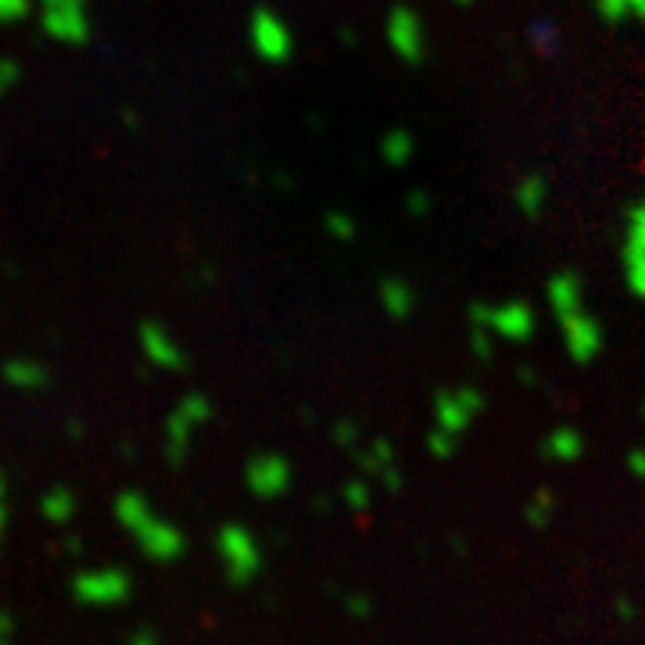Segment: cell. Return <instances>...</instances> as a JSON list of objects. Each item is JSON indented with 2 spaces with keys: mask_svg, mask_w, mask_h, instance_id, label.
I'll return each instance as SVG.
<instances>
[{
  "mask_svg": "<svg viewBox=\"0 0 645 645\" xmlns=\"http://www.w3.org/2000/svg\"><path fill=\"white\" fill-rule=\"evenodd\" d=\"M116 516L119 524L129 527L133 535L140 538V548L148 553L151 559H172L183 553V538L180 530H176L172 524H166L161 516L151 513V506L143 503V498L137 492H122L116 498Z\"/></svg>",
  "mask_w": 645,
  "mask_h": 645,
  "instance_id": "1",
  "label": "cell"
},
{
  "mask_svg": "<svg viewBox=\"0 0 645 645\" xmlns=\"http://www.w3.org/2000/svg\"><path fill=\"white\" fill-rule=\"evenodd\" d=\"M248 37H251L255 54L262 58V61H272V64H284L290 58V51H295V40H290L287 22L280 19L277 11H269V8H255L251 11Z\"/></svg>",
  "mask_w": 645,
  "mask_h": 645,
  "instance_id": "2",
  "label": "cell"
},
{
  "mask_svg": "<svg viewBox=\"0 0 645 645\" xmlns=\"http://www.w3.org/2000/svg\"><path fill=\"white\" fill-rule=\"evenodd\" d=\"M72 595L83 606H116L129 595V577L122 570H83L72 577Z\"/></svg>",
  "mask_w": 645,
  "mask_h": 645,
  "instance_id": "3",
  "label": "cell"
},
{
  "mask_svg": "<svg viewBox=\"0 0 645 645\" xmlns=\"http://www.w3.org/2000/svg\"><path fill=\"white\" fill-rule=\"evenodd\" d=\"M387 43L395 47V54L401 61H424V22H419V14L413 8H395L387 14Z\"/></svg>",
  "mask_w": 645,
  "mask_h": 645,
  "instance_id": "4",
  "label": "cell"
},
{
  "mask_svg": "<svg viewBox=\"0 0 645 645\" xmlns=\"http://www.w3.org/2000/svg\"><path fill=\"white\" fill-rule=\"evenodd\" d=\"M43 37H51L54 43H64V47H79L90 40V14L87 8H43Z\"/></svg>",
  "mask_w": 645,
  "mask_h": 645,
  "instance_id": "5",
  "label": "cell"
},
{
  "mask_svg": "<svg viewBox=\"0 0 645 645\" xmlns=\"http://www.w3.org/2000/svg\"><path fill=\"white\" fill-rule=\"evenodd\" d=\"M140 345H143V355H148L151 363H158L161 369H180L183 366L180 345H176L172 337L158 327V322H143V327H140Z\"/></svg>",
  "mask_w": 645,
  "mask_h": 645,
  "instance_id": "6",
  "label": "cell"
},
{
  "mask_svg": "<svg viewBox=\"0 0 645 645\" xmlns=\"http://www.w3.org/2000/svg\"><path fill=\"white\" fill-rule=\"evenodd\" d=\"M627 269H632L635 287L645 295V201L632 216V245H627Z\"/></svg>",
  "mask_w": 645,
  "mask_h": 645,
  "instance_id": "7",
  "label": "cell"
},
{
  "mask_svg": "<svg viewBox=\"0 0 645 645\" xmlns=\"http://www.w3.org/2000/svg\"><path fill=\"white\" fill-rule=\"evenodd\" d=\"M4 380L11 387H22V391H37V387H43L47 380H51V374H47V366L37 363V359H11L4 366Z\"/></svg>",
  "mask_w": 645,
  "mask_h": 645,
  "instance_id": "8",
  "label": "cell"
},
{
  "mask_svg": "<svg viewBox=\"0 0 645 645\" xmlns=\"http://www.w3.org/2000/svg\"><path fill=\"white\" fill-rule=\"evenodd\" d=\"M205 413H208V409H205V401H201V398H187L183 406L176 409L172 424H169V427H172V445H169L172 456H180V452H183V438L194 430V424H198V419H201Z\"/></svg>",
  "mask_w": 645,
  "mask_h": 645,
  "instance_id": "9",
  "label": "cell"
},
{
  "mask_svg": "<svg viewBox=\"0 0 645 645\" xmlns=\"http://www.w3.org/2000/svg\"><path fill=\"white\" fill-rule=\"evenodd\" d=\"M222 556L230 559L234 574H248L255 567V548L248 535H240V530H226L222 535Z\"/></svg>",
  "mask_w": 645,
  "mask_h": 645,
  "instance_id": "10",
  "label": "cell"
},
{
  "mask_svg": "<svg viewBox=\"0 0 645 645\" xmlns=\"http://www.w3.org/2000/svg\"><path fill=\"white\" fill-rule=\"evenodd\" d=\"M76 509H79V506H76V495H72L69 488H61V484L40 498V513H43L51 524H69L72 516H76Z\"/></svg>",
  "mask_w": 645,
  "mask_h": 645,
  "instance_id": "11",
  "label": "cell"
},
{
  "mask_svg": "<svg viewBox=\"0 0 645 645\" xmlns=\"http://www.w3.org/2000/svg\"><path fill=\"white\" fill-rule=\"evenodd\" d=\"M527 43L535 47L538 54H556L559 51V26L553 19H535L527 26Z\"/></svg>",
  "mask_w": 645,
  "mask_h": 645,
  "instance_id": "12",
  "label": "cell"
},
{
  "mask_svg": "<svg viewBox=\"0 0 645 645\" xmlns=\"http://www.w3.org/2000/svg\"><path fill=\"white\" fill-rule=\"evenodd\" d=\"M599 14L609 26H621L627 19L645 22V0H599Z\"/></svg>",
  "mask_w": 645,
  "mask_h": 645,
  "instance_id": "13",
  "label": "cell"
},
{
  "mask_svg": "<svg viewBox=\"0 0 645 645\" xmlns=\"http://www.w3.org/2000/svg\"><path fill=\"white\" fill-rule=\"evenodd\" d=\"M380 151H384L387 161H391V166H406V161L413 158V151H416V140L406 133V129H391V133L380 140Z\"/></svg>",
  "mask_w": 645,
  "mask_h": 645,
  "instance_id": "14",
  "label": "cell"
},
{
  "mask_svg": "<svg viewBox=\"0 0 645 645\" xmlns=\"http://www.w3.org/2000/svg\"><path fill=\"white\" fill-rule=\"evenodd\" d=\"M516 198H520L524 212H538L542 198H545V183L538 180V176H527V180L520 183V190H516Z\"/></svg>",
  "mask_w": 645,
  "mask_h": 645,
  "instance_id": "15",
  "label": "cell"
},
{
  "mask_svg": "<svg viewBox=\"0 0 645 645\" xmlns=\"http://www.w3.org/2000/svg\"><path fill=\"white\" fill-rule=\"evenodd\" d=\"M32 8V0H0V26H14L22 22Z\"/></svg>",
  "mask_w": 645,
  "mask_h": 645,
  "instance_id": "16",
  "label": "cell"
},
{
  "mask_svg": "<svg viewBox=\"0 0 645 645\" xmlns=\"http://www.w3.org/2000/svg\"><path fill=\"white\" fill-rule=\"evenodd\" d=\"M22 79V69H19V61H11V58H0V97H4L8 90H14V83Z\"/></svg>",
  "mask_w": 645,
  "mask_h": 645,
  "instance_id": "17",
  "label": "cell"
},
{
  "mask_svg": "<svg viewBox=\"0 0 645 645\" xmlns=\"http://www.w3.org/2000/svg\"><path fill=\"white\" fill-rule=\"evenodd\" d=\"M11 632H14V617H11V613L0 609V645H8Z\"/></svg>",
  "mask_w": 645,
  "mask_h": 645,
  "instance_id": "18",
  "label": "cell"
},
{
  "mask_svg": "<svg viewBox=\"0 0 645 645\" xmlns=\"http://www.w3.org/2000/svg\"><path fill=\"white\" fill-rule=\"evenodd\" d=\"M43 8H87V0H40Z\"/></svg>",
  "mask_w": 645,
  "mask_h": 645,
  "instance_id": "19",
  "label": "cell"
},
{
  "mask_svg": "<svg viewBox=\"0 0 645 645\" xmlns=\"http://www.w3.org/2000/svg\"><path fill=\"white\" fill-rule=\"evenodd\" d=\"M129 645H158V642H155V635L140 632V635H133V638H129Z\"/></svg>",
  "mask_w": 645,
  "mask_h": 645,
  "instance_id": "20",
  "label": "cell"
},
{
  "mask_svg": "<svg viewBox=\"0 0 645 645\" xmlns=\"http://www.w3.org/2000/svg\"><path fill=\"white\" fill-rule=\"evenodd\" d=\"M0 527H4V477H0Z\"/></svg>",
  "mask_w": 645,
  "mask_h": 645,
  "instance_id": "21",
  "label": "cell"
},
{
  "mask_svg": "<svg viewBox=\"0 0 645 645\" xmlns=\"http://www.w3.org/2000/svg\"><path fill=\"white\" fill-rule=\"evenodd\" d=\"M456 4H474V0H456Z\"/></svg>",
  "mask_w": 645,
  "mask_h": 645,
  "instance_id": "22",
  "label": "cell"
}]
</instances>
